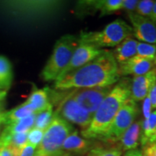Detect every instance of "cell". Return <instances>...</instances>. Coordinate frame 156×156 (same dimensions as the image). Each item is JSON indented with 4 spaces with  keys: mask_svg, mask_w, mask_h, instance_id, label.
I'll return each instance as SVG.
<instances>
[{
    "mask_svg": "<svg viewBox=\"0 0 156 156\" xmlns=\"http://www.w3.org/2000/svg\"><path fill=\"white\" fill-rule=\"evenodd\" d=\"M54 118L53 106H50L46 110L39 112L36 114V121H35L34 127L46 130L50 124L51 123Z\"/></svg>",
    "mask_w": 156,
    "mask_h": 156,
    "instance_id": "obj_23",
    "label": "cell"
},
{
    "mask_svg": "<svg viewBox=\"0 0 156 156\" xmlns=\"http://www.w3.org/2000/svg\"><path fill=\"white\" fill-rule=\"evenodd\" d=\"M36 146L31 145L30 144L27 143L23 149L21 150L19 156H34L35 153H36Z\"/></svg>",
    "mask_w": 156,
    "mask_h": 156,
    "instance_id": "obj_30",
    "label": "cell"
},
{
    "mask_svg": "<svg viewBox=\"0 0 156 156\" xmlns=\"http://www.w3.org/2000/svg\"><path fill=\"white\" fill-rule=\"evenodd\" d=\"M150 19L152 20L153 21L154 23L156 25V1L155 2V4H154L153 10H152V13L151 15V17H150Z\"/></svg>",
    "mask_w": 156,
    "mask_h": 156,
    "instance_id": "obj_36",
    "label": "cell"
},
{
    "mask_svg": "<svg viewBox=\"0 0 156 156\" xmlns=\"http://www.w3.org/2000/svg\"><path fill=\"white\" fill-rule=\"evenodd\" d=\"M44 130L41 129L36 127L31 129L28 132V142L27 143L38 147V146L40 145V143L42 141L43 137H44Z\"/></svg>",
    "mask_w": 156,
    "mask_h": 156,
    "instance_id": "obj_27",
    "label": "cell"
},
{
    "mask_svg": "<svg viewBox=\"0 0 156 156\" xmlns=\"http://www.w3.org/2000/svg\"><path fill=\"white\" fill-rule=\"evenodd\" d=\"M59 5L56 1H11L0 2V10L16 22L36 23L52 17Z\"/></svg>",
    "mask_w": 156,
    "mask_h": 156,
    "instance_id": "obj_3",
    "label": "cell"
},
{
    "mask_svg": "<svg viewBox=\"0 0 156 156\" xmlns=\"http://www.w3.org/2000/svg\"><path fill=\"white\" fill-rule=\"evenodd\" d=\"M37 114H34L23 119L7 125L2 134L7 136H13L15 134L28 132L34 127Z\"/></svg>",
    "mask_w": 156,
    "mask_h": 156,
    "instance_id": "obj_17",
    "label": "cell"
},
{
    "mask_svg": "<svg viewBox=\"0 0 156 156\" xmlns=\"http://www.w3.org/2000/svg\"><path fill=\"white\" fill-rule=\"evenodd\" d=\"M2 101H0V116H2L5 112H3V104Z\"/></svg>",
    "mask_w": 156,
    "mask_h": 156,
    "instance_id": "obj_38",
    "label": "cell"
},
{
    "mask_svg": "<svg viewBox=\"0 0 156 156\" xmlns=\"http://www.w3.org/2000/svg\"><path fill=\"white\" fill-rule=\"evenodd\" d=\"M90 147V142L80 136L76 130L72 132L62 145V151L65 153H83L87 152Z\"/></svg>",
    "mask_w": 156,
    "mask_h": 156,
    "instance_id": "obj_15",
    "label": "cell"
},
{
    "mask_svg": "<svg viewBox=\"0 0 156 156\" xmlns=\"http://www.w3.org/2000/svg\"><path fill=\"white\" fill-rule=\"evenodd\" d=\"M132 25L133 35L143 43L156 44V25L148 17H142L136 12L127 13Z\"/></svg>",
    "mask_w": 156,
    "mask_h": 156,
    "instance_id": "obj_10",
    "label": "cell"
},
{
    "mask_svg": "<svg viewBox=\"0 0 156 156\" xmlns=\"http://www.w3.org/2000/svg\"><path fill=\"white\" fill-rule=\"evenodd\" d=\"M122 151L119 147H96L90 149L87 156H121Z\"/></svg>",
    "mask_w": 156,
    "mask_h": 156,
    "instance_id": "obj_25",
    "label": "cell"
},
{
    "mask_svg": "<svg viewBox=\"0 0 156 156\" xmlns=\"http://www.w3.org/2000/svg\"><path fill=\"white\" fill-rule=\"evenodd\" d=\"M153 70H154V72H155V75H156V67L154 68Z\"/></svg>",
    "mask_w": 156,
    "mask_h": 156,
    "instance_id": "obj_41",
    "label": "cell"
},
{
    "mask_svg": "<svg viewBox=\"0 0 156 156\" xmlns=\"http://www.w3.org/2000/svg\"><path fill=\"white\" fill-rule=\"evenodd\" d=\"M133 30L130 25L122 19H116L99 31L82 32L80 42L92 45L98 48L115 47L124 39L131 37Z\"/></svg>",
    "mask_w": 156,
    "mask_h": 156,
    "instance_id": "obj_5",
    "label": "cell"
},
{
    "mask_svg": "<svg viewBox=\"0 0 156 156\" xmlns=\"http://www.w3.org/2000/svg\"><path fill=\"white\" fill-rule=\"evenodd\" d=\"M103 51H104L103 49L98 48L92 45L80 42L79 45L74 52L73 56H72V58L68 66L64 69L62 75L58 78L61 77L62 76L66 75V74L69 73L73 70L83 67L85 64L100 56Z\"/></svg>",
    "mask_w": 156,
    "mask_h": 156,
    "instance_id": "obj_11",
    "label": "cell"
},
{
    "mask_svg": "<svg viewBox=\"0 0 156 156\" xmlns=\"http://www.w3.org/2000/svg\"><path fill=\"white\" fill-rule=\"evenodd\" d=\"M34 114H36V113L33 106L27 102H25L16 108L5 113L4 124L8 125L9 124L26 118Z\"/></svg>",
    "mask_w": 156,
    "mask_h": 156,
    "instance_id": "obj_19",
    "label": "cell"
},
{
    "mask_svg": "<svg viewBox=\"0 0 156 156\" xmlns=\"http://www.w3.org/2000/svg\"><path fill=\"white\" fill-rule=\"evenodd\" d=\"M136 55L140 57L155 61L156 63V45L138 42L136 47Z\"/></svg>",
    "mask_w": 156,
    "mask_h": 156,
    "instance_id": "obj_24",
    "label": "cell"
},
{
    "mask_svg": "<svg viewBox=\"0 0 156 156\" xmlns=\"http://www.w3.org/2000/svg\"><path fill=\"white\" fill-rule=\"evenodd\" d=\"M138 2L137 0H123L122 9L127 13L135 12Z\"/></svg>",
    "mask_w": 156,
    "mask_h": 156,
    "instance_id": "obj_28",
    "label": "cell"
},
{
    "mask_svg": "<svg viewBox=\"0 0 156 156\" xmlns=\"http://www.w3.org/2000/svg\"><path fill=\"white\" fill-rule=\"evenodd\" d=\"M113 86L96 87L90 88H76L68 90L67 95L77 101L83 108L90 114L94 115Z\"/></svg>",
    "mask_w": 156,
    "mask_h": 156,
    "instance_id": "obj_9",
    "label": "cell"
},
{
    "mask_svg": "<svg viewBox=\"0 0 156 156\" xmlns=\"http://www.w3.org/2000/svg\"><path fill=\"white\" fill-rule=\"evenodd\" d=\"M65 153V152H63V153H58V154H48V153H38V152H36L34 156H61L62 155Z\"/></svg>",
    "mask_w": 156,
    "mask_h": 156,
    "instance_id": "obj_35",
    "label": "cell"
},
{
    "mask_svg": "<svg viewBox=\"0 0 156 156\" xmlns=\"http://www.w3.org/2000/svg\"><path fill=\"white\" fill-rule=\"evenodd\" d=\"M149 97L150 98H151L152 108L153 109L156 108V83L155 85H154L153 88H152L151 92H150Z\"/></svg>",
    "mask_w": 156,
    "mask_h": 156,
    "instance_id": "obj_32",
    "label": "cell"
},
{
    "mask_svg": "<svg viewBox=\"0 0 156 156\" xmlns=\"http://www.w3.org/2000/svg\"><path fill=\"white\" fill-rule=\"evenodd\" d=\"M25 102L33 106L36 114L41 112L52 106L48 100V91L44 89L34 90Z\"/></svg>",
    "mask_w": 156,
    "mask_h": 156,
    "instance_id": "obj_18",
    "label": "cell"
},
{
    "mask_svg": "<svg viewBox=\"0 0 156 156\" xmlns=\"http://www.w3.org/2000/svg\"><path fill=\"white\" fill-rule=\"evenodd\" d=\"M1 156H12L10 150L8 147H4L0 149Z\"/></svg>",
    "mask_w": 156,
    "mask_h": 156,
    "instance_id": "obj_34",
    "label": "cell"
},
{
    "mask_svg": "<svg viewBox=\"0 0 156 156\" xmlns=\"http://www.w3.org/2000/svg\"><path fill=\"white\" fill-rule=\"evenodd\" d=\"M138 112L137 103L129 98L117 113L108 131L101 140L108 142H118L124 132L134 122Z\"/></svg>",
    "mask_w": 156,
    "mask_h": 156,
    "instance_id": "obj_7",
    "label": "cell"
},
{
    "mask_svg": "<svg viewBox=\"0 0 156 156\" xmlns=\"http://www.w3.org/2000/svg\"><path fill=\"white\" fill-rule=\"evenodd\" d=\"M155 1L153 0H141L138 2L135 12L142 17L150 18Z\"/></svg>",
    "mask_w": 156,
    "mask_h": 156,
    "instance_id": "obj_26",
    "label": "cell"
},
{
    "mask_svg": "<svg viewBox=\"0 0 156 156\" xmlns=\"http://www.w3.org/2000/svg\"><path fill=\"white\" fill-rule=\"evenodd\" d=\"M7 95V90H0V101H2L4 98L6 97Z\"/></svg>",
    "mask_w": 156,
    "mask_h": 156,
    "instance_id": "obj_37",
    "label": "cell"
},
{
    "mask_svg": "<svg viewBox=\"0 0 156 156\" xmlns=\"http://www.w3.org/2000/svg\"><path fill=\"white\" fill-rule=\"evenodd\" d=\"M131 87L132 83L129 78L124 77L117 82L93 115L90 126L82 131L84 138L87 140L102 138L117 113L131 98Z\"/></svg>",
    "mask_w": 156,
    "mask_h": 156,
    "instance_id": "obj_2",
    "label": "cell"
},
{
    "mask_svg": "<svg viewBox=\"0 0 156 156\" xmlns=\"http://www.w3.org/2000/svg\"><path fill=\"white\" fill-rule=\"evenodd\" d=\"M12 81V70L9 59L0 56V90H7Z\"/></svg>",
    "mask_w": 156,
    "mask_h": 156,
    "instance_id": "obj_20",
    "label": "cell"
},
{
    "mask_svg": "<svg viewBox=\"0 0 156 156\" xmlns=\"http://www.w3.org/2000/svg\"><path fill=\"white\" fill-rule=\"evenodd\" d=\"M137 44V41L129 37L116 46V48L112 52L117 63L120 64L136 56Z\"/></svg>",
    "mask_w": 156,
    "mask_h": 156,
    "instance_id": "obj_16",
    "label": "cell"
},
{
    "mask_svg": "<svg viewBox=\"0 0 156 156\" xmlns=\"http://www.w3.org/2000/svg\"><path fill=\"white\" fill-rule=\"evenodd\" d=\"M0 156H1V153H0Z\"/></svg>",
    "mask_w": 156,
    "mask_h": 156,
    "instance_id": "obj_43",
    "label": "cell"
},
{
    "mask_svg": "<svg viewBox=\"0 0 156 156\" xmlns=\"http://www.w3.org/2000/svg\"><path fill=\"white\" fill-rule=\"evenodd\" d=\"M142 155H143V156H147V155H143V154H142Z\"/></svg>",
    "mask_w": 156,
    "mask_h": 156,
    "instance_id": "obj_42",
    "label": "cell"
},
{
    "mask_svg": "<svg viewBox=\"0 0 156 156\" xmlns=\"http://www.w3.org/2000/svg\"><path fill=\"white\" fill-rule=\"evenodd\" d=\"M142 154L147 156H156V143L149 144L143 147Z\"/></svg>",
    "mask_w": 156,
    "mask_h": 156,
    "instance_id": "obj_31",
    "label": "cell"
},
{
    "mask_svg": "<svg viewBox=\"0 0 156 156\" xmlns=\"http://www.w3.org/2000/svg\"><path fill=\"white\" fill-rule=\"evenodd\" d=\"M79 44V38L72 35H66L58 39L41 72V77L44 81H55L58 79L69 64Z\"/></svg>",
    "mask_w": 156,
    "mask_h": 156,
    "instance_id": "obj_4",
    "label": "cell"
},
{
    "mask_svg": "<svg viewBox=\"0 0 156 156\" xmlns=\"http://www.w3.org/2000/svg\"><path fill=\"white\" fill-rule=\"evenodd\" d=\"M61 156H73L72 155H70V153H64L63 155H62Z\"/></svg>",
    "mask_w": 156,
    "mask_h": 156,
    "instance_id": "obj_40",
    "label": "cell"
},
{
    "mask_svg": "<svg viewBox=\"0 0 156 156\" xmlns=\"http://www.w3.org/2000/svg\"><path fill=\"white\" fill-rule=\"evenodd\" d=\"M152 104L151 98H150L149 95L144 99L143 104H142V113H143V116L145 117V119L149 118V116L151 114L152 111Z\"/></svg>",
    "mask_w": 156,
    "mask_h": 156,
    "instance_id": "obj_29",
    "label": "cell"
},
{
    "mask_svg": "<svg viewBox=\"0 0 156 156\" xmlns=\"http://www.w3.org/2000/svg\"><path fill=\"white\" fill-rule=\"evenodd\" d=\"M60 98H56V101H59L57 109L54 114L60 116L68 122L77 124L86 129L92 122L93 115L85 111L77 101L72 98L67 93H56Z\"/></svg>",
    "mask_w": 156,
    "mask_h": 156,
    "instance_id": "obj_8",
    "label": "cell"
},
{
    "mask_svg": "<svg viewBox=\"0 0 156 156\" xmlns=\"http://www.w3.org/2000/svg\"><path fill=\"white\" fill-rule=\"evenodd\" d=\"M124 156H143L142 155V153L139 150L134 149L132 150V151H126Z\"/></svg>",
    "mask_w": 156,
    "mask_h": 156,
    "instance_id": "obj_33",
    "label": "cell"
},
{
    "mask_svg": "<svg viewBox=\"0 0 156 156\" xmlns=\"http://www.w3.org/2000/svg\"><path fill=\"white\" fill-rule=\"evenodd\" d=\"M96 7L100 16L103 17L122 9L123 0H98L96 1Z\"/></svg>",
    "mask_w": 156,
    "mask_h": 156,
    "instance_id": "obj_22",
    "label": "cell"
},
{
    "mask_svg": "<svg viewBox=\"0 0 156 156\" xmlns=\"http://www.w3.org/2000/svg\"><path fill=\"white\" fill-rule=\"evenodd\" d=\"M119 80L118 63L113 52L104 50L95 59L58 78L54 82V88L58 90H68L112 86Z\"/></svg>",
    "mask_w": 156,
    "mask_h": 156,
    "instance_id": "obj_1",
    "label": "cell"
},
{
    "mask_svg": "<svg viewBox=\"0 0 156 156\" xmlns=\"http://www.w3.org/2000/svg\"><path fill=\"white\" fill-rule=\"evenodd\" d=\"M4 116H5V114H4L2 116H0V125L4 124V122H5V119H4Z\"/></svg>",
    "mask_w": 156,
    "mask_h": 156,
    "instance_id": "obj_39",
    "label": "cell"
},
{
    "mask_svg": "<svg viewBox=\"0 0 156 156\" xmlns=\"http://www.w3.org/2000/svg\"><path fill=\"white\" fill-rule=\"evenodd\" d=\"M155 64H156L155 61L136 55L125 62L118 64L119 74L120 76L134 75L137 77L145 75L153 69Z\"/></svg>",
    "mask_w": 156,
    "mask_h": 156,
    "instance_id": "obj_12",
    "label": "cell"
},
{
    "mask_svg": "<svg viewBox=\"0 0 156 156\" xmlns=\"http://www.w3.org/2000/svg\"><path fill=\"white\" fill-rule=\"evenodd\" d=\"M73 131V126L69 122L54 114L53 120L45 130L44 137L37 147L36 152L48 154L63 153L62 145L67 136Z\"/></svg>",
    "mask_w": 156,
    "mask_h": 156,
    "instance_id": "obj_6",
    "label": "cell"
},
{
    "mask_svg": "<svg viewBox=\"0 0 156 156\" xmlns=\"http://www.w3.org/2000/svg\"><path fill=\"white\" fill-rule=\"evenodd\" d=\"M142 122H135L129 126L120 138L121 150L124 151L136 149L140 143Z\"/></svg>",
    "mask_w": 156,
    "mask_h": 156,
    "instance_id": "obj_14",
    "label": "cell"
},
{
    "mask_svg": "<svg viewBox=\"0 0 156 156\" xmlns=\"http://www.w3.org/2000/svg\"><path fill=\"white\" fill-rule=\"evenodd\" d=\"M156 132V111L152 112L147 119H144L141 124V143L143 147L147 144L149 138Z\"/></svg>",
    "mask_w": 156,
    "mask_h": 156,
    "instance_id": "obj_21",
    "label": "cell"
},
{
    "mask_svg": "<svg viewBox=\"0 0 156 156\" xmlns=\"http://www.w3.org/2000/svg\"><path fill=\"white\" fill-rule=\"evenodd\" d=\"M156 83V75L153 69L147 73L132 80L131 87V98L134 101L144 100Z\"/></svg>",
    "mask_w": 156,
    "mask_h": 156,
    "instance_id": "obj_13",
    "label": "cell"
}]
</instances>
